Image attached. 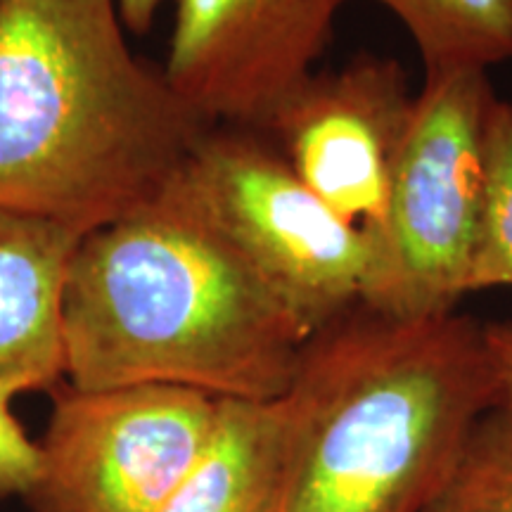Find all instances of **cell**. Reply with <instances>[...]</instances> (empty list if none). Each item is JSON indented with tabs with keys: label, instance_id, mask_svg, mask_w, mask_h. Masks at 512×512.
Listing matches in <instances>:
<instances>
[{
	"label": "cell",
	"instance_id": "obj_12",
	"mask_svg": "<svg viewBox=\"0 0 512 512\" xmlns=\"http://www.w3.org/2000/svg\"><path fill=\"white\" fill-rule=\"evenodd\" d=\"M422 512H512V411L498 403L472 427L463 451Z\"/></svg>",
	"mask_w": 512,
	"mask_h": 512
},
{
	"label": "cell",
	"instance_id": "obj_6",
	"mask_svg": "<svg viewBox=\"0 0 512 512\" xmlns=\"http://www.w3.org/2000/svg\"><path fill=\"white\" fill-rule=\"evenodd\" d=\"M219 399L171 384L57 389L31 512H159L200 458Z\"/></svg>",
	"mask_w": 512,
	"mask_h": 512
},
{
	"label": "cell",
	"instance_id": "obj_13",
	"mask_svg": "<svg viewBox=\"0 0 512 512\" xmlns=\"http://www.w3.org/2000/svg\"><path fill=\"white\" fill-rule=\"evenodd\" d=\"M512 287V100H496L486 126L484 204L467 292Z\"/></svg>",
	"mask_w": 512,
	"mask_h": 512
},
{
	"label": "cell",
	"instance_id": "obj_3",
	"mask_svg": "<svg viewBox=\"0 0 512 512\" xmlns=\"http://www.w3.org/2000/svg\"><path fill=\"white\" fill-rule=\"evenodd\" d=\"M280 401L285 512H422L501 392L484 323L356 304L306 339Z\"/></svg>",
	"mask_w": 512,
	"mask_h": 512
},
{
	"label": "cell",
	"instance_id": "obj_1",
	"mask_svg": "<svg viewBox=\"0 0 512 512\" xmlns=\"http://www.w3.org/2000/svg\"><path fill=\"white\" fill-rule=\"evenodd\" d=\"M309 330L176 188L83 235L62 292L64 377L275 401Z\"/></svg>",
	"mask_w": 512,
	"mask_h": 512
},
{
	"label": "cell",
	"instance_id": "obj_10",
	"mask_svg": "<svg viewBox=\"0 0 512 512\" xmlns=\"http://www.w3.org/2000/svg\"><path fill=\"white\" fill-rule=\"evenodd\" d=\"M287 482L283 401L219 399L207 446L159 512H285Z\"/></svg>",
	"mask_w": 512,
	"mask_h": 512
},
{
	"label": "cell",
	"instance_id": "obj_2",
	"mask_svg": "<svg viewBox=\"0 0 512 512\" xmlns=\"http://www.w3.org/2000/svg\"><path fill=\"white\" fill-rule=\"evenodd\" d=\"M124 29L117 0H0V209L83 238L155 204L214 128Z\"/></svg>",
	"mask_w": 512,
	"mask_h": 512
},
{
	"label": "cell",
	"instance_id": "obj_5",
	"mask_svg": "<svg viewBox=\"0 0 512 512\" xmlns=\"http://www.w3.org/2000/svg\"><path fill=\"white\" fill-rule=\"evenodd\" d=\"M171 188L207 216L309 335L361 304L373 242L313 195L264 133L214 126Z\"/></svg>",
	"mask_w": 512,
	"mask_h": 512
},
{
	"label": "cell",
	"instance_id": "obj_15",
	"mask_svg": "<svg viewBox=\"0 0 512 512\" xmlns=\"http://www.w3.org/2000/svg\"><path fill=\"white\" fill-rule=\"evenodd\" d=\"M484 337L496 370L501 406L512 411V323H484Z\"/></svg>",
	"mask_w": 512,
	"mask_h": 512
},
{
	"label": "cell",
	"instance_id": "obj_9",
	"mask_svg": "<svg viewBox=\"0 0 512 512\" xmlns=\"http://www.w3.org/2000/svg\"><path fill=\"white\" fill-rule=\"evenodd\" d=\"M81 235L0 209V382L19 392L64 377L62 292Z\"/></svg>",
	"mask_w": 512,
	"mask_h": 512
},
{
	"label": "cell",
	"instance_id": "obj_8",
	"mask_svg": "<svg viewBox=\"0 0 512 512\" xmlns=\"http://www.w3.org/2000/svg\"><path fill=\"white\" fill-rule=\"evenodd\" d=\"M413 110L401 64L358 53L335 72H313L275 112L264 136L299 181L366 233L375 249Z\"/></svg>",
	"mask_w": 512,
	"mask_h": 512
},
{
	"label": "cell",
	"instance_id": "obj_14",
	"mask_svg": "<svg viewBox=\"0 0 512 512\" xmlns=\"http://www.w3.org/2000/svg\"><path fill=\"white\" fill-rule=\"evenodd\" d=\"M22 392L0 382V496H27L41 467V448L31 441L12 413V399Z\"/></svg>",
	"mask_w": 512,
	"mask_h": 512
},
{
	"label": "cell",
	"instance_id": "obj_11",
	"mask_svg": "<svg viewBox=\"0 0 512 512\" xmlns=\"http://www.w3.org/2000/svg\"><path fill=\"white\" fill-rule=\"evenodd\" d=\"M347 3V0H342ZM399 17L427 72L512 60V0H375Z\"/></svg>",
	"mask_w": 512,
	"mask_h": 512
},
{
	"label": "cell",
	"instance_id": "obj_7",
	"mask_svg": "<svg viewBox=\"0 0 512 512\" xmlns=\"http://www.w3.org/2000/svg\"><path fill=\"white\" fill-rule=\"evenodd\" d=\"M342 0H176L164 76L214 126L264 133L328 48Z\"/></svg>",
	"mask_w": 512,
	"mask_h": 512
},
{
	"label": "cell",
	"instance_id": "obj_16",
	"mask_svg": "<svg viewBox=\"0 0 512 512\" xmlns=\"http://www.w3.org/2000/svg\"><path fill=\"white\" fill-rule=\"evenodd\" d=\"M164 0H117L121 22L128 31L143 36L155 24L157 10Z\"/></svg>",
	"mask_w": 512,
	"mask_h": 512
},
{
	"label": "cell",
	"instance_id": "obj_4",
	"mask_svg": "<svg viewBox=\"0 0 512 512\" xmlns=\"http://www.w3.org/2000/svg\"><path fill=\"white\" fill-rule=\"evenodd\" d=\"M484 69L427 72L396 159L361 304L418 320L456 311L467 292L496 102Z\"/></svg>",
	"mask_w": 512,
	"mask_h": 512
}]
</instances>
